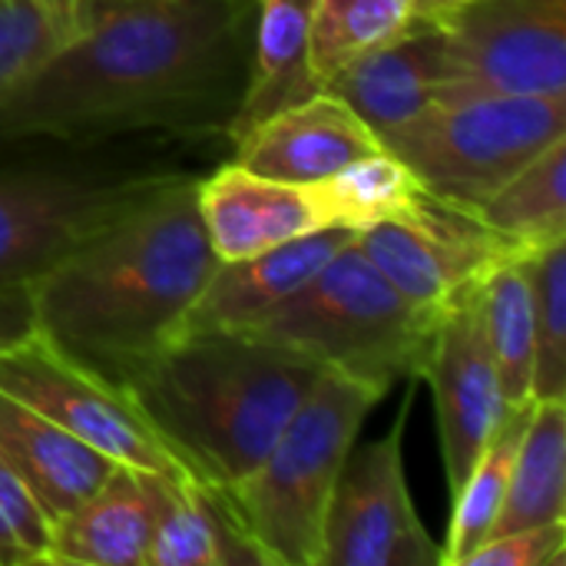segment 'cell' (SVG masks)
Instances as JSON below:
<instances>
[{
	"mask_svg": "<svg viewBox=\"0 0 566 566\" xmlns=\"http://www.w3.org/2000/svg\"><path fill=\"white\" fill-rule=\"evenodd\" d=\"M242 0H109L0 96V139L76 136L196 103L232 63Z\"/></svg>",
	"mask_w": 566,
	"mask_h": 566,
	"instance_id": "6da1fadb",
	"label": "cell"
},
{
	"mask_svg": "<svg viewBox=\"0 0 566 566\" xmlns=\"http://www.w3.org/2000/svg\"><path fill=\"white\" fill-rule=\"evenodd\" d=\"M375 269L424 315L438 318L497 262L527 255L474 212L424 192L408 209L358 232Z\"/></svg>",
	"mask_w": 566,
	"mask_h": 566,
	"instance_id": "8fae6325",
	"label": "cell"
},
{
	"mask_svg": "<svg viewBox=\"0 0 566 566\" xmlns=\"http://www.w3.org/2000/svg\"><path fill=\"white\" fill-rule=\"evenodd\" d=\"M60 3H66V7H73L80 13H90V7H93V0H60Z\"/></svg>",
	"mask_w": 566,
	"mask_h": 566,
	"instance_id": "d6a6232c",
	"label": "cell"
},
{
	"mask_svg": "<svg viewBox=\"0 0 566 566\" xmlns=\"http://www.w3.org/2000/svg\"><path fill=\"white\" fill-rule=\"evenodd\" d=\"M53 521L0 461V566L46 564Z\"/></svg>",
	"mask_w": 566,
	"mask_h": 566,
	"instance_id": "f1b7e54d",
	"label": "cell"
},
{
	"mask_svg": "<svg viewBox=\"0 0 566 566\" xmlns=\"http://www.w3.org/2000/svg\"><path fill=\"white\" fill-rule=\"evenodd\" d=\"M199 212L219 262L245 259L338 226L322 182H279L239 163L199 179Z\"/></svg>",
	"mask_w": 566,
	"mask_h": 566,
	"instance_id": "4fadbf2b",
	"label": "cell"
},
{
	"mask_svg": "<svg viewBox=\"0 0 566 566\" xmlns=\"http://www.w3.org/2000/svg\"><path fill=\"white\" fill-rule=\"evenodd\" d=\"M411 20L415 0H315L312 60L322 83L358 53L398 36Z\"/></svg>",
	"mask_w": 566,
	"mask_h": 566,
	"instance_id": "484cf974",
	"label": "cell"
},
{
	"mask_svg": "<svg viewBox=\"0 0 566 566\" xmlns=\"http://www.w3.org/2000/svg\"><path fill=\"white\" fill-rule=\"evenodd\" d=\"M566 521L511 531L484 541L464 566H564Z\"/></svg>",
	"mask_w": 566,
	"mask_h": 566,
	"instance_id": "f546056e",
	"label": "cell"
},
{
	"mask_svg": "<svg viewBox=\"0 0 566 566\" xmlns=\"http://www.w3.org/2000/svg\"><path fill=\"white\" fill-rule=\"evenodd\" d=\"M421 381L434 391L448 494L454 501L507 408L481 325L478 285L434 318Z\"/></svg>",
	"mask_w": 566,
	"mask_h": 566,
	"instance_id": "7c38bea8",
	"label": "cell"
},
{
	"mask_svg": "<svg viewBox=\"0 0 566 566\" xmlns=\"http://www.w3.org/2000/svg\"><path fill=\"white\" fill-rule=\"evenodd\" d=\"M534 289V401H566V239L527 255Z\"/></svg>",
	"mask_w": 566,
	"mask_h": 566,
	"instance_id": "4316f807",
	"label": "cell"
},
{
	"mask_svg": "<svg viewBox=\"0 0 566 566\" xmlns=\"http://www.w3.org/2000/svg\"><path fill=\"white\" fill-rule=\"evenodd\" d=\"M172 179V172H3L0 289H27L80 242L163 192Z\"/></svg>",
	"mask_w": 566,
	"mask_h": 566,
	"instance_id": "ba28073f",
	"label": "cell"
},
{
	"mask_svg": "<svg viewBox=\"0 0 566 566\" xmlns=\"http://www.w3.org/2000/svg\"><path fill=\"white\" fill-rule=\"evenodd\" d=\"M378 149V136L338 96L322 90L242 136L235 163L279 182H322Z\"/></svg>",
	"mask_w": 566,
	"mask_h": 566,
	"instance_id": "9a60e30c",
	"label": "cell"
},
{
	"mask_svg": "<svg viewBox=\"0 0 566 566\" xmlns=\"http://www.w3.org/2000/svg\"><path fill=\"white\" fill-rule=\"evenodd\" d=\"M219 259L199 212V179L176 176L27 285L40 332L116 378L163 348Z\"/></svg>",
	"mask_w": 566,
	"mask_h": 566,
	"instance_id": "7a4b0ae2",
	"label": "cell"
},
{
	"mask_svg": "<svg viewBox=\"0 0 566 566\" xmlns=\"http://www.w3.org/2000/svg\"><path fill=\"white\" fill-rule=\"evenodd\" d=\"M0 391L116 464L189 474L116 378L86 365L36 325L0 345Z\"/></svg>",
	"mask_w": 566,
	"mask_h": 566,
	"instance_id": "52a82bcc",
	"label": "cell"
},
{
	"mask_svg": "<svg viewBox=\"0 0 566 566\" xmlns=\"http://www.w3.org/2000/svg\"><path fill=\"white\" fill-rule=\"evenodd\" d=\"M444 83V33L434 20L415 17L398 36L328 73L322 90L338 96L385 149L398 129L434 103Z\"/></svg>",
	"mask_w": 566,
	"mask_h": 566,
	"instance_id": "5bb4252c",
	"label": "cell"
},
{
	"mask_svg": "<svg viewBox=\"0 0 566 566\" xmlns=\"http://www.w3.org/2000/svg\"><path fill=\"white\" fill-rule=\"evenodd\" d=\"M537 401H521L507 405L491 441L484 444L481 458L474 461L464 488L458 491L454 514H451V531H448V547L441 551L444 566H464V560L494 534L497 514L507 497V484L514 474V461L524 441V428L534 415Z\"/></svg>",
	"mask_w": 566,
	"mask_h": 566,
	"instance_id": "cb8c5ba5",
	"label": "cell"
},
{
	"mask_svg": "<svg viewBox=\"0 0 566 566\" xmlns=\"http://www.w3.org/2000/svg\"><path fill=\"white\" fill-rule=\"evenodd\" d=\"M566 521V401H537L494 534Z\"/></svg>",
	"mask_w": 566,
	"mask_h": 566,
	"instance_id": "44dd1931",
	"label": "cell"
},
{
	"mask_svg": "<svg viewBox=\"0 0 566 566\" xmlns=\"http://www.w3.org/2000/svg\"><path fill=\"white\" fill-rule=\"evenodd\" d=\"M33 325L27 289H0V345Z\"/></svg>",
	"mask_w": 566,
	"mask_h": 566,
	"instance_id": "4dcf8cb0",
	"label": "cell"
},
{
	"mask_svg": "<svg viewBox=\"0 0 566 566\" xmlns=\"http://www.w3.org/2000/svg\"><path fill=\"white\" fill-rule=\"evenodd\" d=\"M143 566H265L226 491L166 474L163 507Z\"/></svg>",
	"mask_w": 566,
	"mask_h": 566,
	"instance_id": "ffe728a7",
	"label": "cell"
},
{
	"mask_svg": "<svg viewBox=\"0 0 566 566\" xmlns=\"http://www.w3.org/2000/svg\"><path fill=\"white\" fill-rule=\"evenodd\" d=\"M242 332L388 391L395 381H421L434 318L375 269L355 235L302 289Z\"/></svg>",
	"mask_w": 566,
	"mask_h": 566,
	"instance_id": "5b68a950",
	"label": "cell"
},
{
	"mask_svg": "<svg viewBox=\"0 0 566 566\" xmlns=\"http://www.w3.org/2000/svg\"><path fill=\"white\" fill-rule=\"evenodd\" d=\"M566 136V96L464 93L441 86L434 103L398 129L385 149L418 182L474 212L517 169Z\"/></svg>",
	"mask_w": 566,
	"mask_h": 566,
	"instance_id": "8992f818",
	"label": "cell"
},
{
	"mask_svg": "<svg viewBox=\"0 0 566 566\" xmlns=\"http://www.w3.org/2000/svg\"><path fill=\"white\" fill-rule=\"evenodd\" d=\"M388 391L322 368L265 458L226 491L265 566H322V531L335 481L365 418Z\"/></svg>",
	"mask_w": 566,
	"mask_h": 566,
	"instance_id": "277c9868",
	"label": "cell"
},
{
	"mask_svg": "<svg viewBox=\"0 0 566 566\" xmlns=\"http://www.w3.org/2000/svg\"><path fill=\"white\" fill-rule=\"evenodd\" d=\"M312 23L315 0H259L249 86L229 123L232 143L269 116L322 93V76L312 60Z\"/></svg>",
	"mask_w": 566,
	"mask_h": 566,
	"instance_id": "d6986e66",
	"label": "cell"
},
{
	"mask_svg": "<svg viewBox=\"0 0 566 566\" xmlns=\"http://www.w3.org/2000/svg\"><path fill=\"white\" fill-rule=\"evenodd\" d=\"M415 388L418 378L385 438L348 451L325 514L322 566H441V551L424 531L405 478Z\"/></svg>",
	"mask_w": 566,
	"mask_h": 566,
	"instance_id": "9c48e42d",
	"label": "cell"
},
{
	"mask_svg": "<svg viewBox=\"0 0 566 566\" xmlns=\"http://www.w3.org/2000/svg\"><path fill=\"white\" fill-rule=\"evenodd\" d=\"M90 13L60 0H0V96L20 86L53 50L83 30Z\"/></svg>",
	"mask_w": 566,
	"mask_h": 566,
	"instance_id": "83f0119b",
	"label": "cell"
},
{
	"mask_svg": "<svg viewBox=\"0 0 566 566\" xmlns=\"http://www.w3.org/2000/svg\"><path fill=\"white\" fill-rule=\"evenodd\" d=\"M461 3H471V0H415V17L421 20H438L451 10H458Z\"/></svg>",
	"mask_w": 566,
	"mask_h": 566,
	"instance_id": "1f68e13d",
	"label": "cell"
},
{
	"mask_svg": "<svg viewBox=\"0 0 566 566\" xmlns=\"http://www.w3.org/2000/svg\"><path fill=\"white\" fill-rule=\"evenodd\" d=\"M434 23L448 90L566 96V0H471Z\"/></svg>",
	"mask_w": 566,
	"mask_h": 566,
	"instance_id": "30bf717a",
	"label": "cell"
},
{
	"mask_svg": "<svg viewBox=\"0 0 566 566\" xmlns=\"http://www.w3.org/2000/svg\"><path fill=\"white\" fill-rule=\"evenodd\" d=\"M318 375L312 358L245 332H189L123 368L116 381L196 481L232 491Z\"/></svg>",
	"mask_w": 566,
	"mask_h": 566,
	"instance_id": "3957f363",
	"label": "cell"
},
{
	"mask_svg": "<svg viewBox=\"0 0 566 566\" xmlns=\"http://www.w3.org/2000/svg\"><path fill=\"white\" fill-rule=\"evenodd\" d=\"M322 189L328 196L335 222L355 232L408 209L428 192L418 176L388 149L355 159L352 166L322 179Z\"/></svg>",
	"mask_w": 566,
	"mask_h": 566,
	"instance_id": "d4e9b609",
	"label": "cell"
},
{
	"mask_svg": "<svg viewBox=\"0 0 566 566\" xmlns=\"http://www.w3.org/2000/svg\"><path fill=\"white\" fill-rule=\"evenodd\" d=\"M0 461L23 481V488L36 497L50 521H60L76 504H83L116 468V461L3 391Z\"/></svg>",
	"mask_w": 566,
	"mask_h": 566,
	"instance_id": "ac0fdd59",
	"label": "cell"
},
{
	"mask_svg": "<svg viewBox=\"0 0 566 566\" xmlns=\"http://www.w3.org/2000/svg\"><path fill=\"white\" fill-rule=\"evenodd\" d=\"M566 136L551 143L524 169H517L494 196H488L474 216L514 242L521 252H541L566 239Z\"/></svg>",
	"mask_w": 566,
	"mask_h": 566,
	"instance_id": "7402d4cb",
	"label": "cell"
},
{
	"mask_svg": "<svg viewBox=\"0 0 566 566\" xmlns=\"http://www.w3.org/2000/svg\"><path fill=\"white\" fill-rule=\"evenodd\" d=\"M163 491L166 474L116 464L99 491L53 521L46 564L143 566L163 507Z\"/></svg>",
	"mask_w": 566,
	"mask_h": 566,
	"instance_id": "e0dca14e",
	"label": "cell"
},
{
	"mask_svg": "<svg viewBox=\"0 0 566 566\" xmlns=\"http://www.w3.org/2000/svg\"><path fill=\"white\" fill-rule=\"evenodd\" d=\"M355 235H358L355 229L332 226V229L308 232L302 239L282 242L275 249H265L245 259L219 262L206 289L199 292V298L189 305L176 335L249 328L282 298L302 289Z\"/></svg>",
	"mask_w": 566,
	"mask_h": 566,
	"instance_id": "2e32d148",
	"label": "cell"
},
{
	"mask_svg": "<svg viewBox=\"0 0 566 566\" xmlns=\"http://www.w3.org/2000/svg\"><path fill=\"white\" fill-rule=\"evenodd\" d=\"M478 308L494 368L501 378V395L507 405L534 401V289L527 272V255L497 262L478 282Z\"/></svg>",
	"mask_w": 566,
	"mask_h": 566,
	"instance_id": "603a6c76",
	"label": "cell"
}]
</instances>
